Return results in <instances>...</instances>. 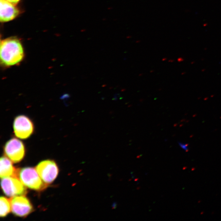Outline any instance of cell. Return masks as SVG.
Segmentation results:
<instances>
[{
	"mask_svg": "<svg viewBox=\"0 0 221 221\" xmlns=\"http://www.w3.org/2000/svg\"><path fill=\"white\" fill-rule=\"evenodd\" d=\"M25 54L21 42L15 38H9L1 41V64L4 68L19 65L24 60Z\"/></svg>",
	"mask_w": 221,
	"mask_h": 221,
	"instance_id": "obj_1",
	"label": "cell"
},
{
	"mask_svg": "<svg viewBox=\"0 0 221 221\" xmlns=\"http://www.w3.org/2000/svg\"><path fill=\"white\" fill-rule=\"evenodd\" d=\"M17 177L27 188L40 191L47 187V184L43 182L36 170L30 167L17 170Z\"/></svg>",
	"mask_w": 221,
	"mask_h": 221,
	"instance_id": "obj_2",
	"label": "cell"
},
{
	"mask_svg": "<svg viewBox=\"0 0 221 221\" xmlns=\"http://www.w3.org/2000/svg\"><path fill=\"white\" fill-rule=\"evenodd\" d=\"M13 130L15 135L17 138L27 139L33 133L34 125L29 117L24 115H19L14 120Z\"/></svg>",
	"mask_w": 221,
	"mask_h": 221,
	"instance_id": "obj_3",
	"label": "cell"
},
{
	"mask_svg": "<svg viewBox=\"0 0 221 221\" xmlns=\"http://www.w3.org/2000/svg\"><path fill=\"white\" fill-rule=\"evenodd\" d=\"M1 186L4 194L9 197L24 195L27 193L25 186L17 177L2 178Z\"/></svg>",
	"mask_w": 221,
	"mask_h": 221,
	"instance_id": "obj_4",
	"label": "cell"
},
{
	"mask_svg": "<svg viewBox=\"0 0 221 221\" xmlns=\"http://www.w3.org/2000/svg\"><path fill=\"white\" fill-rule=\"evenodd\" d=\"M36 170L42 180L47 184L53 182L59 173L57 164L50 160L41 162L37 166Z\"/></svg>",
	"mask_w": 221,
	"mask_h": 221,
	"instance_id": "obj_5",
	"label": "cell"
},
{
	"mask_svg": "<svg viewBox=\"0 0 221 221\" xmlns=\"http://www.w3.org/2000/svg\"><path fill=\"white\" fill-rule=\"evenodd\" d=\"M4 152L6 156L14 163L19 162L24 158L25 148L21 140L15 138L9 140L5 145Z\"/></svg>",
	"mask_w": 221,
	"mask_h": 221,
	"instance_id": "obj_6",
	"label": "cell"
},
{
	"mask_svg": "<svg viewBox=\"0 0 221 221\" xmlns=\"http://www.w3.org/2000/svg\"><path fill=\"white\" fill-rule=\"evenodd\" d=\"M11 210L14 215L19 217H25L33 210L31 202L24 195L14 197L11 201Z\"/></svg>",
	"mask_w": 221,
	"mask_h": 221,
	"instance_id": "obj_7",
	"label": "cell"
},
{
	"mask_svg": "<svg viewBox=\"0 0 221 221\" xmlns=\"http://www.w3.org/2000/svg\"><path fill=\"white\" fill-rule=\"evenodd\" d=\"M0 20L2 22H9L15 18L19 14V10L14 4L6 0H1Z\"/></svg>",
	"mask_w": 221,
	"mask_h": 221,
	"instance_id": "obj_8",
	"label": "cell"
},
{
	"mask_svg": "<svg viewBox=\"0 0 221 221\" xmlns=\"http://www.w3.org/2000/svg\"><path fill=\"white\" fill-rule=\"evenodd\" d=\"M0 176L1 178L8 177H16L17 170L15 168L12 163L8 158L3 156L0 161Z\"/></svg>",
	"mask_w": 221,
	"mask_h": 221,
	"instance_id": "obj_9",
	"label": "cell"
},
{
	"mask_svg": "<svg viewBox=\"0 0 221 221\" xmlns=\"http://www.w3.org/2000/svg\"><path fill=\"white\" fill-rule=\"evenodd\" d=\"M0 203H1L0 216L1 217H4L9 214L11 211V202L6 198L4 197H1L0 199Z\"/></svg>",
	"mask_w": 221,
	"mask_h": 221,
	"instance_id": "obj_10",
	"label": "cell"
},
{
	"mask_svg": "<svg viewBox=\"0 0 221 221\" xmlns=\"http://www.w3.org/2000/svg\"><path fill=\"white\" fill-rule=\"evenodd\" d=\"M178 143L180 147L185 152H187L189 151V148L188 144L181 142H179Z\"/></svg>",
	"mask_w": 221,
	"mask_h": 221,
	"instance_id": "obj_11",
	"label": "cell"
},
{
	"mask_svg": "<svg viewBox=\"0 0 221 221\" xmlns=\"http://www.w3.org/2000/svg\"><path fill=\"white\" fill-rule=\"evenodd\" d=\"M7 1L10 2L13 4H14L15 5L17 4L20 1V0H6Z\"/></svg>",
	"mask_w": 221,
	"mask_h": 221,
	"instance_id": "obj_12",
	"label": "cell"
},
{
	"mask_svg": "<svg viewBox=\"0 0 221 221\" xmlns=\"http://www.w3.org/2000/svg\"><path fill=\"white\" fill-rule=\"evenodd\" d=\"M117 206H118L117 203L116 202H114L112 203V208L113 209H116L117 208Z\"/></svg>",
	"mask_w": 221,
	"mask_h": 221,
	"instance_id": "obj_13",
	"label": "cell"
}]
</instances>
